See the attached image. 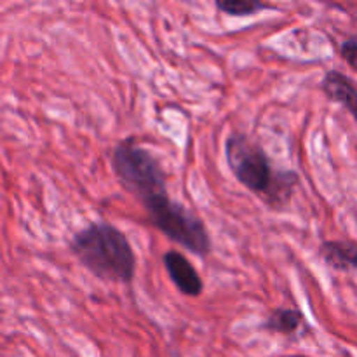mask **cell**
<instances>
[{
    "instance_id": "7a4b0ae2",
    "label": "cell",
    "mask_w": 357,
    "mask_h": 357,
    "mask_svg": "<svg viewBox=\"0 0 357 357\" xmlns=\"http://www.w3.org/2000/svg\"><path fill=\"white\" fill-rule=\"evenodd\" d=\"M70 251L87 272L101 281L131 284L136 255L121 229L108 222H93L70 241Z\"/></svg>"
},
{
    "instance_id": "8992f818",
    "label": "cell",
    "mask_w": 357,
    "mask_h": 357,
    "mask_svg": "<svg viewBox=\"0 0 357 357\" xmlns=\"http://www.w3.org/2000/svg\"><path fill=\"white\" fill-rule=\"evenodd\" d=\"M321 91L333 103L344 107L351 115H356V86L351 77L340 70H330L321 80Z\"/></svg>"
},
{
    "instance_id": "52a82bcc",
    "label": "cell",
    "mask_w": 357,
    "mask_h": 357,
    "mask_svg": "<svg viewBox=\"0 0 357 357\" xmlns=\"http://www.w3.org/2000/svg\"><path fill=\"white\" fill-rule=\"evenodd\" d=\"M357 248L354 241H324L319 246V257L328 267L340 272L357 267Z\"/></svg>"
},
{
    "instance_id": "9c48e42d",
    "label": "cell",
    "mask_w": 357,
    "mask_h": 357,
    "mask_svg": "<svg viewBox=\"0 0 357 357\" xmlns=\"http://www.w3.org/2000/svg\"><path fill=\"white\" fill-rule=\"evenodd\" d=\"M216 9L223 14H229L234 17H246L260 13V10L272 9L271 3L258 2V0H218L215 3Z\"/></svg>"
},
{
    "instance_id": "3957f363",
    "label": "cell",
    "mask_w": 357,
    "mask_h": 357,
    "mask_svg": "<svg viewBox=\"0 0 357 357\" xmlns=\"http://www.w3.org/2000/svg\"><path fill=\"white\" fill-rule=\"evenodd\" d=\"M112 169L119 183L142 202L167 194V176L160 160L135 136L122 139L112 152Z\"/></svg>"
},
{
    "instance_id": "30bf717a",
    "label": "cell",
    "mask_w": 357,
    "mask_h": 357,
    "mask_svg": "<svg viewBox=\"0 0 357 357\" xmlns=\"http://www.w3.org/2000/svg\"><path fill=\"white\" fill-rule=\"evenodd\" d=\"M340 56L351 68H356V56H357V38L356 35H351L345 38L340 45Z\"/></svg>"
},
{
    "instance_id": "277c9868",
    "label": "cell",
    "mask_w": 357,
    "mask_h": 357,
    "mask_svg": "<svg viewBox=\"0 0 357 357\" xmlns=\"http://www.w3.org/2000/svg\"><path fill=\"white\" fill-rule=\"evenodd\" d=\"M143 208L149 215L150 223L167 239L174 241L195 257L206 258L211 253L213 243L206 223L183 204L173 201L169 194L159 195L145 202Z\"/></svg>"
},
{
    "instance_id": "5b68a950",
    "label": "cell",
    "mask_w": 357,
    "mask_h": 357,
    "mask_svg": "<svg viewBox=\"0 0 357 357\" xmlns=\"http://www.w3.org/2000/svg\"><path fill=\"white\" fill-rule=\"evenodd\" d=\"M162 264L166 267V272L169 274L173 284L180 289L181 295L185 296H199L204 289L201 275L195 271L194 265L190 264L183 253L176 250H171L164 253Z\"/></svg>"
},
{
    "instance_id": "6da1fadb",
    "label": "cell",
    "mask_w": 357,
    "mask_h": 357,
    "mask_svg": "<svg viewBox=\"0 0 357 357\" xmlns=\"http://www.w3.org/2000/svg\"><path fill=\"white\" fill-rule=\"evenodd\" d=\"M225 159L243 187L260 197L272 211H284L298 187L295 171L274 169L264 146L246 132L234 131L225 139Z\"/></svg>"
},
{
    "instance_id": "ba28073f",
    "label": "cell",
    "mask_w": 357,
    "mask_h": 357,
    "mask_svg": "<svg viewBox=\"0 0 357 357\" xmlns=\"http://www.w3.org/2000/svg\"><path fill=\"white\" fill-rule=\"evenodd\" d=\"M302 326H305V316L302 314V310L295 309V307H279L268 314L261 328L271 333L291 337V335L298 333Z\"/></svg>"
}]
</instances>
